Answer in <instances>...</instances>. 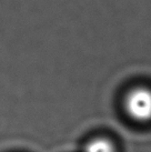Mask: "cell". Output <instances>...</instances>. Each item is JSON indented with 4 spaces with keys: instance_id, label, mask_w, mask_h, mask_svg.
I'll return each instance as SVG.
<instances>
[{
    "instance_id": "cell-1",
    "label": "cell",
    "mask_w": 151,
    "mask_h": 152,
    "mask_svg": "<svg viewBox=\"0 0 151 152\" xmlns=\"http://www.w3.org/2000/svg\"><path fill=\"white\" fill-rule=\"evenodd\" d=\"M125 111L136 122L151 121V89L147 87H134L126 93Z\"/></svg>"
},
{
    "instance_id": "cell-2",
    "label": "cell",
    "mask_w": 151,
    "mask_h": 152,
    "mask_svg": "<svg viewBox=\"0 0 151 152\" xmlns=\"http://www.w3.org/2000/svg\"><path fill=\"white\" fill-rule=\"evenodd\" d=\"M84 152H117L112 141L105 137H97L86 143Z\"/></svg>"
}]
</instances>
